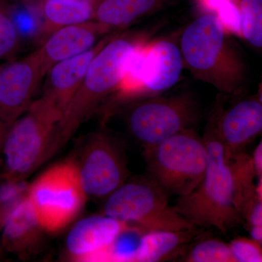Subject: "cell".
Segmentation results:
<instances>
[{"label":"cell","instance_id":"obj_1","mask_svg":"<svg viewBox=\"0 0 262 262\" xmlns=\"http://www.w3.org/2000/svg\"><path fill=\"white\" fill-rule=\"evenodd\" d=\"M179 45L184 70L194 78L223 96L241 92L246 82V64L232 34L216 15L199 12L181 29Z\"/></svg>","mask_w":262,"mask_h":262},{"label":"cell","instance_id":"obj_2","mask_svg":"<svg viewBox=\"0 0 262 262\" xmlns=\"http://www.w3.org/2000/svg\"><path fill=\"white\" fill-rule=\"evenodd\" d=\"M223 101L220 94L203 136L207 149L204 176L194 190L178 198L173 208L194 227H213L226 232L241 222L234 204L233 175L217 126Z\"/></svg>","mask_w":262,"mask_h":262},{"label":"cell","instance_id":"obj_3","mask_svg":"<svg viewBox=\"0 0 262 262\" xmlns=\"http://www.w3.org/2000/svg\"><path fill=\"white\" fill-rule=\"evenodd\" d=\"M163 24L141 30L117 33L91 65L82 84L71 100L57 125L53 155L65 145L76 131L94 115L108 96H113L122 80L127 60L138 43L154 37Z\"/></svg>","mask_w":262,"mask_h":262},{"label":"cell","instance_id":"obj_4","mask_svg":"<svg viewBox=\"0 0 262 262\" xmlns=\"http://www.w3.org/2000/svg\"><path fill=\"white\" fill-rule=\"evenodd\" d=\"M179 34L180 31L167 37L146 38L138 43L112 96L114 104L127 105L160 96L178 83L184 70Z\"/></svg>","mask_w":262,"mask_h":262},{"label":"cell","instance_id":"obj_5","mask_svg":"<svg viewBox=\"0 0 262 262\" xmlns=\"http://www.w3.org/2000/svg\"><path fill=\"white\" fill-rule=\"evenodd\" d=\"M62 114L39 98L10 125L2 151L5 175L24 179L53 155L57 125Z\"/></svg>","mask_w":262,"mask_h":262},{"label":"cell","instance_id":"obj_6","mask_svg":"<svg viewBox=\"0 0 262 262\" xmlns=\"http://www.w3.org/2000/svg\"><path fill=\"white\" fill-rule=\"evenodd\" d=\"M150 178L167 194L187 195L201 182L207 165L203 137L192 128L144 149Z\"/></svg>","mask_w":262,"mask_h":262},{"label":"cell","instance_id":"obj_7","mask_svg":"<svg viewBox=\"0 0 262 262\" xmlns=\"http://www.w3.org/2000/svg\"><path fill=\"white\" fill-rule=\"evenodd\" d=\"M168 195L151 178L126 181L106 196L103 213L143 232L195 229L169 206Z\"/></svg>","mask_w":262,"mask_h":262},{"label":"cell","instance_id":"obj_8","mask_svg":"<svg viewBox=\"0 0 262 262\" xmlns=\"http://www.w3.org/2000/svg\"><path fill=\"white\" fill-rule=\"evenodd\" d=\"M27 196L39 225L48 233L61 230L75 220L87 198L74 160L56 164L41 173L29 185Z\"/></svg>","mask_w":262,"mask_h":262},{"label":"cell","instance_id":"obj_9","mask_svg":"<svg viewBox=\"0 0 262 262\" xmlns=\"http://www.w3.org/2000/svg\"><path fill=\"white\" fill-rule=\"evenodd\" d=\"M127 106V129L144 149L192 128L200 114L198 101L187 93L142 98Z\"/></svg>","mask_w":262,"mask_h":262},{"label":"cell","instance_id":"obj_10","mask_svg":"<svg viewBox=\"0 0 262 262\" xmlns=\"http://www.w3.org/2000/svg\"><path fill=\"white\" fill-rule=\"evenodd\" d=\"M74 162L87 196L106 198L127 181L125 155L117 141L103 131L88 138L80 157Z\"/></svg>","mask_w":262,"mask_h":262},{"label":"cell","instance_id":"obj_11","mask_svg":"<svg viewBox=\"0 0 262 262\" xmlns=\"http://www.w3.org/2000/svg\"><path fill=\"white\" fill-rule=\"evenodd\" d=\"M46 75L34 51L0 66V117L7 125L27 111Z\"/></svg>","mask_w":262,"mask_h":262},{"label":"cell","instance_id":"obj_12","mask_svg":"<svg viewBox=\"0 0 262 262\" xmlns=\"http://www.w3.org/2000/svg\"><path fill=\"white\" fill-rule=\"evenodd\" d=\"M128 225L105 214L85 217L70 229L66 251L75 261H98V258Z\"/></svg>","mask_w":262,"mask_h":262},{"label":"cell","instance_id":"obj_13","mask_svg":"<svg viewBox=\"0 0 262 262\" xmlns=\"http://www.w3.org/2000/svg\"><path fill=\"white\" fill-rule=\"evenodd\" d=\"M115 34L105 36L89 51L51 67L45 76L46 80L40 98L63 115L82 84L91 62Z\"/></svg>","mask_w":262,"mask_h":262},{"label":"cell","instance_id":"obj_14","mask_svg":"<svg viewBox=\"0 0 262 262\" xmlns=\"http://www.w3.org/2000/svg\"><path fill=\"white\" fill-rule=\"evenodd\" d=\"M217 126L229 160L262 135L261 103L256 96L241 100L227 108L222 103Z\"/></svg>","mask_w":262,"mask_h":262},{"label":"cell","instance_id":"obj_15","mask_svg":"<svg viewBox=\"0 0 262 262\" xmlns=\"http://www.w3.org/2000/svg\"><path fill=\"white\" fill-rule=\"evenodd\" d=\"M108 34H111L101 24L89 20L55 31L34 51L47 73L53 65L89 51Z\"/></svg>","mask_w":262,"mask_h":262},{"label":"cell","instance_id":"obj_16","mask_svg":"<svg viewBox=\"0 0 262 262\" xmlns=\"http://www.w3.org/2000/svg\"><path fill=\"white\" fill-rule=\"evenodd\" d=\"M2 239L10 252L24 255L34 252L46 231L26 195L5 213L2 224Z\"/></svg>","mask_w":262,"mask_h":262},{"label":"cell","instance_id":"obj_17","mask_svg":"<svg viewBox=\"0 0 262 262\" xmlns=\"http://www.w3.org/2000/svg\"><path fill=\"white\" fill-rule=\"evenodd\" d=\"M179 0H97L94 18L110 34L125 32L141 19L175 5Z\"/></svg>","mask_w":262,"mask_h":262},{"label":"cell","instance_id":"obj_18","mask_svg":"<svg viewBox=\"0 0 262 262\" xmlns=\"http://www.w3.org/2000/svg\"><path fill=\"white\" fill-rule=\"evenodd\" d=\"M196 234L195 229L143 232L135 261L157 262L169 259L180 253Z\"/></svg>","mask_w":262,"mask_h":262},{"label":"cell","instance_id":"obj_19","mask_svg":"<svg viewBox=\"0 0 262 262\" xmlns=\"http://www.w3.org/2000/svg\"><path fill=\"white\" fill-rule=\"evenodd\" d=\"M42 24L39 35L42 41L58 29L93 20L94 5L77 0H42Z\"/></svg>","mask_w":262,"mask_h":262},{"label":"cell","instance_id":"obj_20","mask_svg":"<svg viewBox=\"0 0 262 262\" xmlns=\"http://www.w3.org/2000/svg\"><path fill=\"white\" fill-rule=\"evenodd\" d=\"M238 37L262 51V0H237Z\"/></svg>","mask_w":262,"mask_h":262},{"label":"cell","instance_id":"obj_21","mask_svg":"<svg viewBox=\"0 0 262 262\" xmlns=\"http://www.w3.org/2000/svg\"><path fill=\"white\" fill-rule=\"evenodd\" d=\"M20 42V32L9 0H0V61L11 59Z\"/></svg>","mask_w":262,"mask_h":262},{"label":"cell","instance_id":"obj_22","mask_svg":"<svg viewBox=\"0 0 262 262\" xmlns=\"http://www.w3.org/2000/svg\"><path fill=\"white\" fill-rule=\"evenodd\" d=\"M187 262H236L229 244L218 238L198 241L184 257Z\"/></svg>","mask_w":262,"mask_h":262},{"label":"cell","instance_id":"obj_23","mask_svg":"<svg viewBox=\"0 0 262 262\" xmlns=\"http://www.w3.org/2000/svg\"><path fill=\"white\" fill-rule=\"evenodd\" d=\"M199 12L216 15L232 36L238 37L239 18L237 0H195Z\"/></svg>","mask_w":262,"mask_h":262},{"label":"cell","instance_id":"obj_24","mask_svg":"<svg viewBox=\"0 0 262 262\" xmlns=\"http://www.w3.org/2000/svg\"><path fill=\"white\" fill-rule=\"evenodd\" d=\"M28 187L24 179L5 175L4 179L0 183V213L3 216L11 207L27 195Z\"/></svg>","mask_w":262,"mask_h":262},{"label":"cell","instance_id":"obj_25","mask_svg":"<svg viewBox=\"0 0 262 262\" xmlns=\"http://www.w3.org/2000/svg\"><path fill=\"white\" fill-rule=\"evenodd\" d=\"M229 244L236 262H262V245L252 237H236Z\"/></svg>","mask_w":262,"mask_h":262},{"label":"cell","instance_id":"obj_26","mask_svg":"<svg viewBox=\"0 0 262 262\" xmlns=\"http://www.w3.org/2000/svg\"><path fill=\"white\" fill-rule=\"evenodd\" d=\"M251 158H252L256 175H261L262 174V138L253 151V156Z\"/></svg>","mask_w":262,"mask_h":262},{"label":"cell","instance_id":"obj_27","mask_svg":"<svg viewBox=\"0 0 262 262\" xmlns=\"http://www.w3.org/2000/svg\"><path fill=\"white\" fill-rule=\"evenodd\" d=\"M251 237L256 239L262 245V225L248 228Z\"/></svg>","mask_w":262,"mask_h":262},{"label":"cell","instance_id":"obj_28","mask_svg":"<svg viewBox=\"0 0 262 262\" xmlns=\"http://www.w3.org/2000/svg\"><path fill=\"white\" fill-rule=\"evenodd\" d=\"M9 127V125H7L3 118L0 117V151H2V149H3L5 136H6Z\"/></svg>","mask_w":262,"mask_h":262},{"label":"cell","instance_id":"obj_29","mask_svg":"<svg viewBox=\"0 0 262 262\" xmlns=\"http://www.w3.org/2000/svg\"><path fill=\"white\" fill-rule=\"evenodd\" d=\"M259 177V180L256 185V194H257L258 199L262 201V174Z\"/></svg>","mask_w":262,"mask_h":262},{"label":"cell","instance_id":"obj_30","mask_svg":"<svg viewBox=\"0 0 262 262\" xmlns=\"http://www.w3.org/2000/svg\"><path fill=\"white\" fill-rule=\"evenodd\" d=\"M256 97L262 105V77L261 81H260L259 84H258V91L257 94L256 95Z\"/></svg>","mask_w":262,"mask_h":262},{"label":"cell","instance_id":"obj_31","mask_svg":"<svg viewBox=\"0 0 262 262\" xmlns=\"http://www.w3.org/2000/svg\"><path fill=\"white\" fill-rule=\"evenodd\" d=\"M22 3H27V4H29V3H40L42 0H20Z\"/></svg>","mask_w":262,"mask_h":262},{"label":"cell","instance_id":"obj_32","mask_svg":"<svg viewBox=\"0 0 262 262\" xmlns=\"http://www.w3.org/2000/svg\"><path fill=\"white\" fill-rule=\"evenodd\" d=\"M77 1L83 2V3H88L94 5L97 0H77Z\"/></svg>","mask_w":262,"mask_h":262},{"label":"cell","instance_id":"obj_33","mask_svg":"<svg viewBox=\"0 0 262 262\" xmlns=\"http://www.w3.org/2000/svg\"><path fill=\"white\" fill-rule=\"evenodd\" d=\"M3 218H4V216H3V215L0 213V226H1V227L2 224H3Z\"/></svg>","mask_w":262,"mask_h":262}]
</instances>
